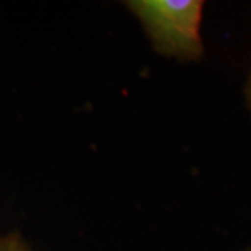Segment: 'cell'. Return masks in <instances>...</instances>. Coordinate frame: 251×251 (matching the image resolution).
<instances>
[{
	"instance_id": "obj_1",
	"label": "cell",
	"mask_w": 251,
	"mask_h": 251,
	"mask_svg": "<svg viewBox=\"0 0 251 251\" xmlns=\"http://www.w3.org/2000/svg\"><path fill=\"white\" fill-rule=\"evenodd\" d=\"M153 51L179 62H201L205 46L201 28L204 0H127Z\"/></svg>"
},
{
	"instance_id": "obj_2",
	"label": "cell",
	"mask_w": 251,
	"mask_h": 251,
	"mask_svg": "<svg viewBox=\"0 0 251 251\" xmlns=\"http://www.w3.org/2000/svg\"><path fill=\"white\" fill-rule=\"evenodd\" d=\"M0 251H34L18 233L0 235Z\"/></svg>"
},
{
	"instance_id": "obj_3",
	"label": "cell",
	"mask_w": 251,
	"mask_h": 251,
	"mask_svg": "<svg viewBox=\"0 0 251 251\" xmlns=\"http://www.w3.org/2000/svg\"><path fill=\"white\" fill-rule=\"evenodd\" d=\"M243 97H245V106H247V111L251 116V72L248 75V80L245 83V88H243Z\"/></svg>"
},
{
	"instance_id": "obj_4",
	"label": "cell",
	"mask_w": 251,
	"mask_h": 251,
	"mask_svg": "<svg viewBox=\"0 0 251 251\" xmlns=\"http://www.w3.org/2000/svg\"><path fill=\"white\" fill-rule=\"evenodd\" d=\"M243 251H251V247H248V248H245Z\"/></svg>"
}]
</instances>
